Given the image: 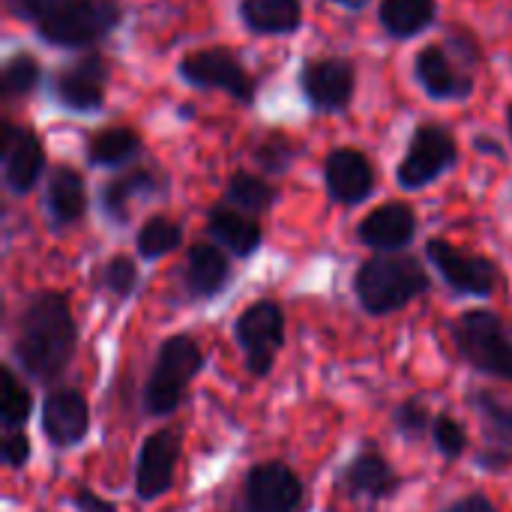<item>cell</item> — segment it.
I'll return each mask as SVG.
<instances>
[{
    "mask_svg": "<svg viewBox=\"0 0 512 512\" xmlns=\"http://www.w3.org/2000/svg\"><path fill=\"white\" fill-rule=\"evenodd\" d=\"M45 216L54 231H63L69 225H78L87 213V186L81 171L72 165H54L45 180Z\"/></svg>",
    "mask_w": 512,
    "mask_h": 512,
    "instance_id": "44dd1931",
    "label": "cell"
},
{
    "mask_svg": "<svg viewBox=\"0 0 512 512\" xmlns=\"http://www.w3.org/2000/svg\"><path fill=\"white\" fill-rule=\"evenodd\" d=\"M414 78L423 87V93L435 102H462L471 99L477 81L474 75L459 63V57L450 54L447 42L423 45L414 57Z\"/></svg>",
    "mask_w": 512,
    "mask_h": 512,
    "instance_id": "4fadbf2b",
    "label": "cell"
},
{
    "mask_svg": "<svg viewBox=\"0 0 512 512\" xmlns=\"http://www.w3.org/2000/svg\"><path fill=\"white\" fill-rule=\"evenodd\" d=\"M144 153V141L132 126H105L87 138L84 156L93 168H129Z\"/></svg>",
    "mask_w": 512,
    "mask_h": 512,
    "instance_id": "d4e9b609",
    "label": "cell"
},
{
    "mask_svg": "<svg viewBox=\"0 0 512 512\" xmlns=\"http://www.w3.org/2000/svg\"><path fill=\"white\" fill-rule=\"evenodd\" d=\"M207 237H213L216 246L228 249L237 258H249L264 243V231L255 216H246L228 204H219L207 213Z\"/></svg>",
    "mask_w": 512,
    "mask_h": 512,
    "instance_id": "cb8c5ba5",
    "label": "cell"
},
{
    "mask_svg": "<svg viewBox=\"0 0 512 512\" xmlns=\"http://www.w3.org/2000/svg\"><path fill=\"white\" fill-rule=\"evenodd\" d=\"M231 282V261L222 246L216 243H195L186 252L183 285L192 300H210L225 291Z\"/></svg>",
    "mask_w": 512,
    "mask_h": 512,
    "instance_id": "7402d4cb",
    "label": "cell"
},
{
    "mask_svg": "<svg viewBox=\"0 0 512 512\" xmlns=\"http://www.w3.org/2000/svg\"><path fill=\"white\" fill-rule=\"evenodd\" d=\"M42 432L60 450L81 444L90 432V408L84 393L78 390L48 393L42 402Z\"/></svg>",
    "mask_w": 512,
    "mask_h": 512,
    "instance_id": "ffe728a7",
    "label": "cell"
},
{
    "mask_svg": "<svg viewBox=\"0 0 512 512\" xmlns=\"http://www.w3.org/2000/svg\"><path fill=\"white\" fill-rule=\"evenodd\" d=\"M0 156H3V186L12 195H27L45 171L42 138L30 126H18L6 120L0 135Z\"/></svg>",
    "mask_w": 512,
    "mask_h": 512,
    "instance_id": "9a60e30c",
    "label": "cell"
},
{
    "mask_svg": "<svg viewBox=\"0 0 512 512\" xmlns=\"http://www.w3.org/2000/svg\"><path fill=\"white\" fill-rule=\"evenodd\" d=\"M111 81V63L99 51H84L72 63H63L51 75V99L72 114H96L105 105Z\"/></svg>",
    "mask_w": 512,
    "mask_h": 512,
    "instance_id": "ba28073f",
    "label": "cell"
},
{
    "mask_svg": "<svg viewBox=\"0 0 512 512\" xmlns=\"http://www.w3.org/2000/svg\"><path fill=\"white\" fill-rule=\"evenodd\" d=\"M324 183L330 201L342 207L363 204L375 192V168L357 147H336L324 159Z\"/></svg>",
    "mask_w": 512,
    "mask_h": 512,
    "instance_id": "e0dca14e",
    "label": "cell"
},
{
    "mask_svg": "<svg viewBox=\"0 0 512 512\" xmlns=\"http://www.w3.org/2000/svg\"><path fill=\"white\" fill-rule=\"evenodd\" d=\"M441 512H498V507L486 495H468V498L453 501L450 507H444Z\"/></svg>",
    "mask_w": 512,
    "mask_h": 512,
    "instance_id": "74e56055",
    "label": "cell"
},
{
    "mask_svg": "<svg viewBox=\"0 0 512 512\" xmlns=\"http://www.w3.org/2000/svg\"><path fill=\"white\" fill-rule=\"evenodd\" d=\"M459 162L456 135L441 123H420L411 138L408 150L396 168V183L408 192H420L453 171Z\"/></svg>",
    "mask_w": 512,
    "mask_h": 512,
    "instance_id": "52a82bcc",
    "label": "cell"
},
{
    "mask_svg": "<svg viewBox=\"0 0 512 512\" xmlns=\"http://www.w3.org/2000/svg\"><path fill=\"white\" fill-rule=\"evenodd\" d=\"M42 84V63L30 51H15L6 57L0 72V90L6 96H30Z\"/></svg>",
    "mask_w": 512,
    "mask_h": 512,
    "instance_id": "f546056e",
    "label": "cell"
},
{
    "mask_svg": "<svg viewBox=\"0 0 512 512\" xmlns=\"http://www.w3.org/2000/svg\"><path fill=\"white\" fill-rule=\"evenodd\" d=\"M6 12L30 24L54 48L87 51L123 24L120 0H6Z\"/></svg>",
    "mask_w": 512,
    "mask_h": 512,
    "instance_id": "7a4b0ae2",
    "label": "cell"
},
{
    "mask_svg": "<svg viewBox=\"0 0 512 512\" xmlns=\"http://www.w3.org/2000/svg\"><path fill=\"white\" fill-rule=\"evenodd\" d=\"M33 411V393L27 390V384L15 375V369H3V402H0V417L6 432L12 429H24V423L30 420Z\"/></svg>",
    "mask_w": 512,
    "mask_h": 512,
    "instance_id": "4dcf8cb0",
    "label": "cell"
},
{
    "mask_svg": "<svg viewBox=\"0 0 512 512\" xmlns=\"http://www.w3.org/2000/svg\"><path fill=\"white\" fill-rule=\"evenodd\" d=\"M72 504H75V510L78 512H117V507H114L111 501L99 498V495L90 492V489H78V492L72 495Z\"/></svg>",
    "mask_w": 512,
    "mask_h": 512,
    "instance_id": "8d00e7d4",
    "label": "cell"
},
{
    "mask_svg": "<svg viewBox=\"0 0 512 512\" xmlns=\"http://www.w3.org/2000/svg\"><path fill=\"white\" fill-rule=\"evenodd\" d=\"M468 405L474 408L480 429H483V447L477 453V465L483 471H507L512 468V405L498 399L489 390H474L468 396Z\"/></svg>",
    "mask_w": 512,
    "mask_h": 512,
    "instance_id": "5bb4252c",
    "label": "cell"
},
{
    "mask_svg": "<svg viewBox=\"0 0 512 512\" xmlns=\"http://www.w3.org/2000/svg\"><path fill=\"white\" fill-rule=\"evenodd\" d=\"M414 237L417 213L405 201H387L357 225V240L378 252H402L414 243Z\"/></svg>",
    "mask_w": 512,
    "mask_h": 512,
    "instance_id": "d6986e66",
    "label": "cell"
},
{
    "mask_svg": "<svg viewBox=\"0 0 512 512\" xmlns=\"http://www.w3.org/2000/svg\"><path fill=\"white\" fill-rule=\"evenodd\" d=\"M300 147L294 138L282 135V132H270L267 138H261L252 150L255 156V165L264 171V174H285L291 168V162L297 159Z\"/></svg>",
    "mask_w": 512,
    "mask_h": 512,
    "instance_id": "1f68e13d",
    "label": "cell"
},
{
    "mask_svg": "<svg viewBox=\"0 0 512 512\" xmlns=\"http://www.w3.org/2000/svg\"><path fill=\"white\" fill-rule=\"evenodd\" d=\"M432 441H435L438 453H441L444 459H450V462L462 459L465 450H468V432H465V426H462L456 417H450V414H438V417H435V423H432Z\"/></svg>",
    "mask_w": 512,
    "mask_h": 512,
    "instance_id": "836d02e7",
    "label": "cell"
},
{
    "mask_svg": "<svg viewBox=\"0 0 512 512\" xmlns=\"http://www.w3.org/2000/svg\"><path fill=\"white\" fill-rule=\"evenodd\" d=\"M378 21L390 39H414L438 21V0H381Z\"/></svg>",
    "mask_w": 512,
    "mask_h": 512,
    "instance_id": "4316f807",
    "label": "cell"
},
{
    "mask_svg": "<svg viewBox=\"0 0 512 512\" xmlns=\"http://www.w3.org/2000/svg\"><path fill=\"white\" fill-rule=\"evenodd\" d=\"M99 288L108 291L117 300H126L138 288V267L126 255H114L102 270H99Z\"/></svg>",
    "mask_w": 512,
    "mask_h": 512,
    "instance_id": "d6a6232c",
    "label": "cell"
},
{
    "mask_svg": "<svg viewBox=\"0 0 512 512\" xmlns=\"http://www.w3.org/2000/svg\"><path fill=\"white\" fill-rule=\"evenodd\" d=\"M204 369V351L192 336H171L159 345L156 363L147 375L141 405L150 417H171L183 399L192 378Z\"/></svg>",
    "mask_w": 512,
    "mask_h": 512,
    "instance_id": "277c9868",
    "label": "cell"
},
{
    "mask_svg": "<svg viewBox=\"0 0 512 512\" xmlns=\"http://www.w3.org/2000/svg\"><path fill=\"white\" fill-rule=\"evenodd\" d=\"M180 243H183V225L168 216H150L135 234V249L144 261H156L180 249Z\"/></svg>",
    "mask_w": 512,
    "mask_h": 512,
    "instance_id": "f1b7e54d",
    "label": "cell"
},
{
    "mask_svg": "<svg viewBox=\"0 0 512 512\" xmlns=\"http://www.w3.org/2000/svg\"><path fill=\"white\" fill-rule=\"evenodd\" d=\"M240 21L258 36H291L303 27L300 0H240Z\"/></svg>",
    "mask_w": 512,
    "mask_h": 512,
    "instance_id": "484cf974",
    "label": "cell"
},
{
    "mask_svg": "<svg viewBox=\"0 0 512 512\" xmlns=\"http://www.w3.org/2000/svg\"><path fill=\"white\" fill-rule=\"evenodd\" d=\"M222 201H225L228 207H234V210H240V213L258 219L261 213H267V210L279 201V189H276L267 177L240 168V171H234V174L228 177Z\"/></svg>",
    "mask_w": 512,
    "mask_h": 512,
    "instance_id": "83f0119b",
    "label": "cell"
},
{
    "mask_svg": "<svg viewBox=\"0 0 512 512\" xmlns=\"http://www.w3.org/2000/svg\"><path fill=\"white\" fill-rule=\"evenodd\" d=\"M234 339L255 378H267L285 345V312L276 300H255L234 321Z\"/></svg>",
    "mask_w": 512,
    "mask_h": 512,
    "instance_id": "9c48e42d",
    "label": "cell"
},
{
    "mask_svg": "<svg viewBox=\"0 0 512 512\" xmlns=\"http://www.w3.org/2000/svg\"><path fill=\"white\" fill-rule=\"evenodd\" d=\"M393 423H396V429H399V435L402 438H408V441H417V438H423L429 429H432V414L426 411V405L420 402V399H405L396 411H393Z\"/></svg>",
    "mask_w": 512,
    "mask_h": 512,
    "instance_id": "e575fe53",
    "label": "cell"
},
{
    "mask_svg": "<svg viewBox=\"0 0 512 512\" xmlns=\"http://www.w3.org/2000/svg\"><path fill=\"white\" fill-rule=\"evenodd\" d=\"M300 93L315 114H339L354 102L357 69L348 57L306 60L300 69Z\"/></svg>",
    "mask_w": 512,
    "mask_h": 512,
    "instance_id": "7c38bea8",
    "label": "cell"
},
{
    "mask_svg": "<svg viewBox=\"0 0 512 512\" xmlns=\"http://www.w3.org/2000/svg\"><path fill=\"white\" fill-rule=\"evenodd\" d=\"M306 501L303 480L285 462H258L243 477L234 512H300Z\"/></svg>",
    "mask_w": 512,
    "mask_h": 512,
    "instance_id": "30bf717a",
    "label": "cell"
},
{
    "mask_svg": "<svg viewBox=\"0 0 512 512\" xmlns=\"http://www.w3.org/2000/svg\"><path fill=\"white\" fill-rule=\"evenodd\" d=\"M342 489L351 495V498H366V501H384V498H393L399 492V474L393 471V465L375 453V450H366L360 456H354L348 462V468L342 471L339 477Z\"/></svg>",
    "mask_w": 512,
    "mask_h": 512,
    "instance_id": "603a6c76",
    "label": "cell"
},
{
    "mask_svg": "<svg viewBox=\"0 0 512 512\" xmlns=\"http://www.w3.org/2000/svg\"><path fill=\"white\" fill-rule=\"evenodd\" d=\"M507 129H510V138H512V102H510V108H507Z\"/></svg>",
    "mask_w": 512,
    "mask_h": 512,
    "instance_id": "ab89813d",
    "label": "cell"
},
{
    "mask_svg": "<svg viewBox=\"0 0 512 512\" xmlns=\"http://www.w3.org/2000/svg\"><path fill=\"white\" fill-rule=\"evenodd\" d=\"M168 189L165 177L156 168L147 165H132L123 174H117L114 180H108L99 192V210L108 222L114 225H126L132 216V204L141 198H153L162 195Z\"/></svg>",
    "mask_w": 512,
    "mask_h": 512,
    "instance_id": "ac0fdd59",
    "label": "cell"
},
{
    "mask_svg": "<svg viewBox=\"0 0 512 512\" xmlns=\"http://www.w3.org/2000/svg\"><path fill=\"white\" fill-rule=\"evenodd\" d=\"M177 75L195 90H225L240 105H252L258 93L255 75L246 69L240 54L228 45H207L186 51L177 63Z\"/></svg>",
    "mask_w": 512,
    "mask_h": 512,
    "instance_id": "8992f818",
    "label": "cell"
},
{
    "mask_svg": "<svg viewBox=\"0 0 512 512\" xmlns=\"http://www.w3.org/2000/svg\"><path fill=\"white\" fill-rule=\"evenodd\" d=\"M180 450H183V444L174 429H159V432L147 435V441L138 450V465H135L138 501H156L165 492H171Z\"/></svg>",
    "mask_w": 512,
    "mask_h": 512,
    "instance_id": "2e32d148",
    "label": "cell"
},
{
    "mask_svg": "<svg viewBox=\"0 0 512 512\" xmlns=\"http://www.w3.org/2000/svg\"><path fill=\"white\" fill-rule=\"evenodd\" d=\"M459 357L480 375L512 384V336L501 315L489 309H468L453 324Z\"/></svg>",
    "mask_w": 512,
    "mask_h": 512,
    "instance_id": "5b68a950",
    "label": "cell"
},
{
    "mask_svg": "<svg viewBox=\"0 0 512 512\" xmlns=\"http://www.w3.org/2000/svg\"><path fill=\"white\" fill-rule=\"evenodd\" d=\"M333 3L342 9H351V12H360L363 6H369V0H333Z\"/></svg>",
    "mask_w": 512,
    "mask_h": 512,
    "instance_id": "f35d334b",
    "label": "cell"
},
{
    "mask_svg": "<svg viewBox=\"0 0 512 512\" xmlns=\"http://www.w3.org/2000/svg\"><path fill=\"white\" fill-rule=\"evenodd\" d=\"M27 459H30V438L24 435V429L6 432V438H3V462L9 468H21V465H27Z\"/></svg>",
    "mask_w": 512,
    "mask_h": 512,
    "instance_id": "d590c367",
    "label": "cell"
},
{
    "mask_svg": "<svg viewBox=\"0 0 512 512\" xmlns=\"http://www.w3.org/2000/svg\"><path fill=\"white\" fill-rule=\"evenodd\" d=\"M78 324L72 318L69 300L57 291H39L27 300L18 315L12 357L18 369L36 381H57L75 357Z\"/></svg>",
    "mask_w": 512,
    "mask_h": 512,
    "instance_id": "6da1fadb",
    "label": "cell"
},
{
    "mask_svg": "<svg viewBox=\"0 0 512 512\" xmlns=\"http://www.w3.org/2000/svg\"><path fill=\"white\" fill-rule=\"evenodd\" d=\"M426 258L459 297H489L501 282V270L492 258L471 255L441 237L426 243Z\"/></svg>",
    "mask_w": 512,
    "mask_h": 512,
    "instance_id": "8fae6325",
    "label": "cell"
},
{
    "mask_svg": "<svg viewBox=\"0 0 512 512\" xmlns=\"http://www.w3.org/2000/svg\"><path fill=\"white\" fill-rule=\"evenodd\" d=\"M432 285L426 267L405 252H378L354 273V294L366 315L384 318L402 312Z\"/></svg>",
    "mask_w": 512,
    "mask_h": 512,
    "instance_id": "3957f363",
    "label": "cell"
}]
</instances>
